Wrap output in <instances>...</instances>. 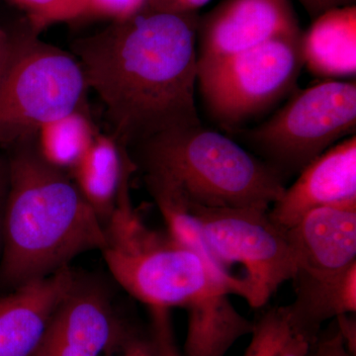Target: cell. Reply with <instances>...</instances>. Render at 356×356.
I'll use <instances>...</instances> for the list:
<instances>
[{
	"mask_svg": "<svg viewBox=\"0 0 356 356\" xmlns=\"http://www.w3.org/2000/svg\"><path fill=\"white\" fill-rule=\"evenodd\" d=\"M131 154L111 135L98 133L88 151L70 173L84 199L103 224L116 205Z\"/></svg>",
	"mask_w": 356,
	"mask_h": 356,
	"instance_id": "15",
	"label": "cell"
},
{
	"mask_svg": "<svg viewBox=\"0 0 356 356\" xmlns=\"http://www.w3.org/2000/svg\"><path fill=\"white\" fill-rule=\"evenodd\" d=\"M97 134L88 115L77 110L40 128L35 145L47 163L70 172L88 151Z\"/></svg>",
	"mask_w": 356,
	"mask_h": 356,
	"instance_id": "17",
	"label": "cell"
},
{
	"mask_svg": "<svg viewBox=\"0 0 356 356\" xmlns=\"http://www.w3.org/2000/svg\"><path fill=\"white\" fill-rule=\"evenodd\" d=\"M294 254L295 300L307 324L356 312V208L323 207L287 229Z\"/></svg>",
	"mask_w": 356,
	"mask_h": 356,
	"instance_id": "7",
	"label": "cell"
},
{
	"mask_svg": "<svg viewBox=\"0 0 356 356\" xmlns=\"http://www.w3.org/2000/svg\"><path fill=\"white\" fill-rule=\"evenodd\" d=\"M120 356H159L151 334L147 337L135 332L120 351Z\"/></svg>",
	"mask_w": 356,
	"mask_h": 356,
	"instance_id": "23",
	"label": "cell"
},
{
	"mask_svg": "<svg viewBox=\"0 0 356 356\" xmlns=\"http://www.w3.org/2000/svg\"><path fill=\"white\" fill-rule=\"evenodd\" d=\"M136 332L123 324L104 288L76 283L54 313L43 339L76 346L96 356L121 351Z\"/></svg>",
	"mask_w": 356,
	"mask_h": 356,
	"instance_id": "12",
	"label": "cell"
},
{
	"mask_svg": "<svg viewBox=\"0 0 356 356\" xmlns=\"http://www.w3.org/2000/svg\"><path fill=\"white\" fill-rule=\"evenodd\" d=\"M8 163L6 154H0V259L3 245L4 213H6L7 193H8Z\"/></svg>",
	"mask_w": 356,
	"mask_h": 356,
	"instance_id": "26",
	"label": "cell"
},
{
	"mask_svg": "<svg viewBox=\"0 0 356 356\" xmlns=\"http://www.w3.org/2000/svg\"><path fill=\"white\" fill-rule=\"evenodd\" d=\"M355 131V79H324L295 89L270 118L236 133L286 181Z\"/></svg>",
	"mask_w": 356,
	"mask_h": 356,
	"instance_id": "8",
	"label": "cell"
},
{
	"mask_svg": "<svg viewBox=\"0 0 356 356\" xmlns=\"http://www.w3.org/2000/svg\"><path fill=\"white\" fill-rule=\"evenodd\" d=\"M88 89L76 58L41 41L26 22L14 34L13 56L0 77V149L34 140L49 122L83 110Z\"/></svg>",
	"mask_w": 356,
	"mask_h": 356,
	"instance_id": "6",
	"label": "cell"
},
{
	"mask_svg": "<svg viewBox=\"0 0 356 356\" xmlns=\"http://www.w3.org/2000/svg\"><path fill=\"white\" fill-rule=\"evenodd\" d=\"M307 356H353L344 343L337 325L324 337L318 336Z\"/></svg>",
	"mask_w": 356,
	"mask_h": 356,
	"instance_id": "21",
	"label": "cell"
},
{
	"mask_svg": "<svg viewBox=\"0 0 356 356\" xmlns=\"http://www.w3.org/2000/svg\"><path fill=\"white\" fill-rule=\"evenodd\" d=\"M312 19L339 7L355 6L356 0H298Z\"/></svg>",
	"mask_w": 356,
	"mask_h": 356,
	"instance_id": "25",
	"label": "cell"
},
{
	"mask_svg": "<svg viewBox=\"0 0 356 356\" xmlns=\"http://www.w3.org/2000/svg\"><path fill=\"white\" fill-rule=\"evenodd\" d=\"M77 275L70 266L0 297V356H32Z\"/></svg>",
	"mask_w": 356,
	"mask_h": 356,
	"instance_id": "13",
	"label": "cell"
},
{
	"mask_svg": "<svg viewBox=\"0 0 356 356\" xmlns=\"http://www.w3.org/2000/svg\"><path fill=\"white\" fill-rule=\"evenodd\" d=\"M298 175L269 210L281 228H292L318 208H356V136L327 149Z\"/></svg>",
	"mask_w": 356,
	"mask_h": 356,
	"instance_id": "11",
	"label": "cell"
},
{
	"mask_svg": "<svg viewBox=\"0 0 356 356\" xmlns=\"http://www.w3.org/2000/svg\"><path fill=\"white\" fill-rule=\"evenodd\" d=\"M302 32L290 0H222L199 17L197 65L250 50L281 35Z\"/></svg>",
	"mask_w": 356,
	"mask_h": 356,
	"instance_id": "10",
	"label": "cell"
},
{
	"mask_svg": "<svg viewBox=\"0 0 356 356\" xmlns=\"http://www.w3.org/2000/svg\"><path fill=\"white\" fill-rule=\"evenodd\" d=\"M302 34L281 35L231 57L198 65L199 90L211 120L236 132L291 95L304 67Z\"/></svg>",
	"mask_w": 356,
	"mask_h": 356,
	"instance_id": "9",
	"label": "cell"
},
{
	"mask_svg": "<svg viewBox=\"0 0 356 356\" xmlns=\"http://www.w3.org/2000/svg\"><path fill=\"white\" fill-rule=\"evenodd\" d=\"M147 0H86V17L106 18L113 21L128 19L140 13Z\"/></svg>",
	"mask_w": 356,
	"mask_h": 356,
	"instance_id": "19",
	"label": "cell"
},
{
	"mask_svg": "<svg viewBox=\"0 0 356 356\" xmlns=\"http://www.w3.org/2000/svg\"><path fill=\"white\" fill-rule=\"evenodd\" d=\"M9 184L0 283L8 289L58 273L106 245L104 224L69 173L47 163L35 139L6 151Z\"/></svg>",
	"mask_w": 356,
	"mask_h": 356,
	"instance_id": "2",
	"label": "cell"
},
{
	"mask_svg": "<svg viewBox=\"0 0 356 356\" xmlns=\"http://www.w3.org/2000/svg\"><path fill=\"white\" fill-rule=\"evenodd\" d=\"M151 334L159 356H182L173 334L170 309L149 308Z\"/></svg>",
	"mask_w": 356,
	"mask_h": 356,
	"instance_id": "20",
	"label": "cell"
},
{
	"mask_svg": "<svg viewBox=\"0 0 356 356\" xmlns=\"http://www.w3.org/2000/svg\"><path fill=\"white\" fill-rule=\"evenodd\" d=\"M320 332L298 317L290 304L271 307L254 321L243 356H307Z\"/></svg>",
	"mask_w": 356,
	"mask_h": 356,
	"instance_id": "16",
	"label": "cell"
},
{
	"mask_svg": "<svg viewBox=\"0 0 356 356\" xmlns=\"http://www.w3.org/2000/svg\"><path fill=\"white\" fill-rule=\"evenodd\" d=\"M14 49V34H9L0 27V77L6 70Z\"/></svg>",
	"mask_w": 356,
	"mask_h": 356,
	"instance_id": "28",
	"label": "cell"
},
{
	"mask_svg": "<svg viewBox=\"0 0 356 356\" xmlns=\"http://www.w3.org/2000/svg\"><path fill=\"white\" fill-rule=\"evenodd\" d=\"M187 202V201H186ZM188 204L197 219L207 259L229 294L261 309L294 275L287 229L262 208H207Z\"/></svg>",
	"mask_w": 356,
	"mask_h": 356,
	"instance_id": "5",
	"label": "cell"
},
{
	"mask_svg": "<svg viewBox=\"0 0 356 356\" xmlns=\"http://www.w3.org/2000/svg\"><path fill=\"white\" fill-rule=\"evenodd\" d=\"M197 13L143 9L76 40L72 55L102 100L112 137L128 149L154 136L200 125L195 103Z\"/></svg>",
	"mask_w": 356,
	"mask_h": 356,
	"instance_id": "1",
	"label": "cell"
},
{
	"mask_svg": "<svg viewBox=\"0 0 356 356\" xmlns=\"http://www.w3.org/2000/svg\"><path fill=\"white\" fill-rule=\"evenodd\" d=\"M304 67L325 79L356 74V6L331 9L302 34Z\"/></svg>",
	"mask_w": 356,
	"mask_h": 356,
	"instance_id": "14",
	"label": "cell"
},
{
	"mask_svg": "<svg viewBox=\"0 0 356 356\" xmlns=\"http://www.w3.org/2000/svg\"><path fill=\"white\" fill-rule=\"evenodd\" d=\"M130 149L144 177L165 182L194 205L270 209L286 189L271 166L202 124L159 134Z\"/></svg>",
	"mask_w": 356,
	"mask_h": 356,
	"instance_id": "3",
	"label": "cell"
},
{
	"mask_svg": "<svg viewBox=\"0 0 356 356\" xmlns=\"http://www.w3.org/2000/svg\"><path fill=\"white\" fill-rule=\"evenodd\" d=\"M32 356H96L76 346L42 339Z\"/></svg>",
	"mask_w": 356,
	"mask_h": 356,
	"instance_id": "24",
	"label": "cell"
},
{
	"mask_svg": "<svg viewBox=\"0 0 356 356\" xmlns=\"http://www.w3.org/2000/svg\"><path fill=\"white\" fill-rule=\"evenodd\" d=\"M211 0H147L145 8L154 13L170 14L197 13Z\"/></svg>",
	"mask_w": 356,
	"mask_h": 356,
	"instance_id": "22",
	"label": "cell"
},
{
	"mask_svg": "<svg viewBox=\"0 0 356 356\" xmlns=\"http://www.w3.org/2000/svg\"><path fill=\"white\" fill-rule=\"evenodd\" d=\"M339 331L344 343L353 356L356 355V320L355 314H344L336 318Z\"/></svg>",
	"mask_w": 356,
	"mask_h": 356,
	"instance_id": "27",
	"label": "cell"
},
{
	"mask_svg": "<svg viewBox=\"0 0 356 356\" xmlns=\"http://www.w3.org/2000/svg\"><path fill=\"white\" fill-rule=\"evenodd\" d=\"M130 177L122 180L116 205L105 222V264L121 287L149 308L188 311L229 294L210 267L172 236L146 226L134 209Z\"/></svg>",
	"mask_w": 356,
	"mask_h": 356,
	"instance_id": "4",
	"label": "cell"
},
{
	"mask_svg": "<svg viewBox=\"0 0 356 356\" xmlns=\"http://www.w3.org/2000/svg\"><path fill=\"white\" fill-rule=\"evenodd\" d=\"M27 14L30 28L40 34L51 24L84 17L86 0H7Z\"/></svg>",
	"mask_w": 356,
	"mask_h": 356,
	"instance_id": "18",
	"label": "cell"
}]
</instances>
